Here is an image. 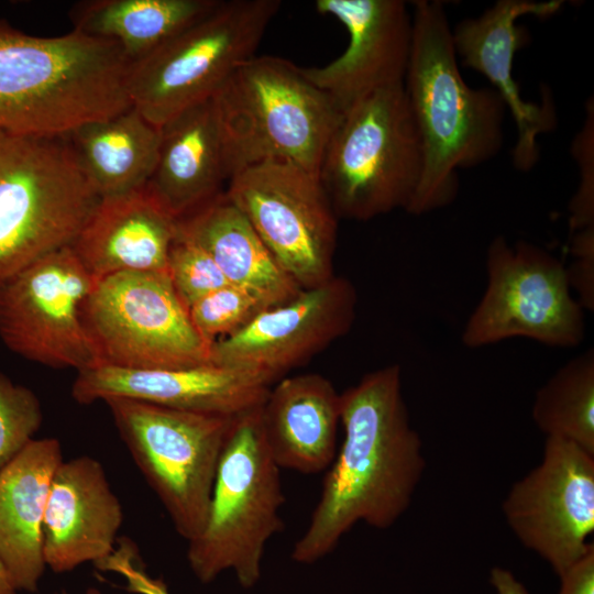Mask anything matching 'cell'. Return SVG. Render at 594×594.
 Segmentation results:
<instances>
[{"label": "cell", "mask_w": 594, "mask_h": 594, "mask_svg": "<svg viewBox=\"0 0 594 594\" xmlns=\"http://www.w3.org/2000/svg\"><path fill=\"white\" fill-rule=\"evenodd\" d=\"M97 279L72 246L46 255L0 284V338L15 354L77 372L101 364L84 321Z\"/></svg>", "instance_id": "obj_13"}, {"label": "cell", "mask_w": 594, "mask_h": 594, "mask_svg": "<svg viewBox=\"0 0 594 594\" xmlns=\"http://www.w3.org/2000/svg\"><path fill=\"white\" fill-rule=\"evenodd\" d=\"M99 200L66 134L0 132V284L72 246Z\"/></svg>", "instance_id": "obj_4"}, {"label": "cell", "mask_w": 594, "mask_h": 594, "mask_svg": "<svg viewBox=\"0 0 594 594\" xmlns=\"http://www.w3.org/2000/svg\"><path fill=\"white\" fill-rule=\"evenodd\" d=\"M167 273L187 309L200 298L229 284L206 251L178 234L169 251Z\"/></svg>", "instance_id": "obj_30"}, {"label": "cell", "mask_w": 594, "mask_h": 594, "mask_svg": "<svg viewBox=\"0 0 594 594\" xmlns=\"http://www.w3.org/2000/svg\"><path fill=\"white\" fill-rule=\"evenodd\" d=\"M66 135L100 198L142 188L154 172L160 128L134 107L86 122Z\"/></svg>", "instance_id": "obj_25"}, {"label": "cell", "mask_w": 594, "mask_h": 594, "mask_svg": "<svg viewBox=\"0 0 594 594\" xmlns=\"http://www.w3.org/2000/svg\"><path fill=\"white\" fill-rule=\"evenodd\" d=\"M559 578L558 594H594V544Z\"/></svg>", "instance_id": "obj_34"}, {"label": "cell", "mask_w": 594, "mask_h": 594, "mask_svg": "<svg viewBox=\"0 0 594 594\" xmlns=\"http://www.w3.org/2000/svg\"><path fill=\"white\" fill-rule=\"evenodd\" d=\"M356 302L352 283L334 275L287 302L263 309L242 329L213 342L209 362L275 383L348 333Z\"/></svg>", "instance_id": "obj_15"}, {"label": "cell", "mask_w": 594, "mask_h": 594, "mask_svg": "<svg viewBox=\"0 0 594 594\" xmlns=\"http://www.w3.org/2000/svg\"><path fill=\"white\" fill-rule=\"evenodd\" d=\"M42 421L37 396L0 372V471L34 440Z\"/></svg>", "instance_id": "obj_29"}, {"label": "cell", "mask_w": 594, "mask_h": 594, "mask_svg": "<svg viewBox=\"0 0 594 594\" xmlns=\"http://www.w3.org/2000/svg\"><path fill=\"white\" fill-rule=\"evenodd\" d=\"M129 63L111 40L35 36L0 19V132L63 135L129 109Z\"/></svg>", "instance_id": "obj_3"}, {"label": "cell", "mask_w": 594, "mask_h": 594, "mask_svg": "<svg viewBox=\"0 0 594 594\" xmlns=\"http://www.w3.org/2000/svg\"><path fill=\"white\" fill-rule=\"evenodd\" d=\"M570 252L573 257L565 267L572 294L583 310L594 308V226L573 232Z\"/></svg>", "instance_id": "obj_32"}, {"label": "cell", "mask_w": 594, "mask_h": 594, "mask_svg": "<svg viewBox=\"0 0 594 594\" xmlns=\"http://www.w3.org/2000/svg\"><path fill=\"white\" fill-rule=\"evenodd\" d=\"M234 174L283 161L317 174L343 112L290 61L252 56L215 96Z\"/></svg>", "instance_id": "obj_5"}, {"label": "cell", "mask_w": 594, "mask_h": 594, "mask_svg": "<svg viewBox=\"0 0 594 594\" xmlns=\"http://www.w3.org/2000/svg\"><path fill=\"white\" fill-rule=\"evenodd\" d=\"M411 16L404 87L420 135L424 165L406 211L418 216L455 199L459 169L484 164L499 153L507 110L493 88H472L464 81L441 2L415 1Z\"/></svg>", "instance_id": "obj_2"}, {"label": "cell", "mask_w": 594, "mask_h": 594, "mask_svg": "<svg viewBox=\"0 0 594 594\" xmlns=\"http://www.w3.org/2000/svg\"><path fill=\"white\" fill-rule=\"evenodd\" d=\"M233 175L215 97L160 127L157 161L146 186L177 220L223 195Z\"/></svg>", "instance_id": "obj_20"}, {"label": "cell", "mask_w": 594, "mask_h": 594, "mask_svg": "<svg viewBox=\"0 0 594 594\" xmlns=\"http://www.w3.org/2000/svg\"><path fill=\"white\" fill-rule=\"evenodd\" d=\"M103 402L174 528L187 542L195 539L206 524L219 460L235 416L120 397Z\"/></svg>", "instance_id": "obj_9"}, {"label": "cell", "mask_w": 594, "mask_h": 594, "mask_svg": "<svg viewBox=\"0 0 594 594\" xmlns=\"http://www.w3.org/2000/svg\"><path fill=\"white\" fill-rule=\"evenodd\" d=\"M343 441L292 559L311 564L332 552L358 522L392 527L409 507L426 468L410 424L397 364L365 374L341 393Z\"/></svg>", "instance_id": "obj_1"}, {"label": "cell", "mask_w": 594, "mask_h": 594, "mask_svg": "<svg viewBox=\"0 0 594 594\" xmlns=\"http://www.w3.org/2000/svg\"><path fill=\"white\" fill-rule=\"evenodd\" d=\"M532 419L546 437L571 441L594 455V351L570 360L536 393Z\"/></svg>", "instance_id": "obj_27"}, {"label": "cell", "mask_w": 594, "mask_h": 594, "mask_svg": "<svg viewBox=\"0 0 594 594\" xmlns=\"http://www.w3.org/2000/svg\"><path fill=\"white\" fill-rule=\"evenodd\" d=\"M487 285L462 332L477 349L513 338L556 348L579 345L585 334L584 310L573 296L565 266L550 252L499 235L486 255Z\"/></svg>", "instance_id": "obj_10"}, {"label": "cell", "mask_w": 594, "mask_h": 594, "mask_svg": "<svg viewBox=\"0 0 594 594\" xmlns=\"http://www.w3.org/2000/svg\"><path fill=\"white\" fill-rule=\"evenodd\" d=\"M260 419L265 444L280 470L318 474L338 450L341 393L318 373L284 376L271 386Z\"/></svg>", "instance_id": "obj_22"}, {"label": "cell", "mask_w": 594, "mask_h": 594, "mask_svg": "<svg viewBox=\"0 0 594 594\" xmlns=\"http://www.w3.org/2000/svg\"><path fill=\"white\" fill-rule=\"evenodd\" d=\"M260 407L234 417L205 527L188 541V564L201 583L233 571L242 587H253L261 578L265 547L284 526L280 469L265 444Z\"/></svg>", "instance_id": "obj_7"}, {"label": "cell", "mask_w": 594, "mask_h": 594, "mask_svg": "<svg viewBox=\"0 0 594 594\" xmlns=\"http://www.w3.org/2000/svg\"><path fill=\"white\" fill-rule=\"evenodd\" d=\"M136 549L134 544L124 539L120 547L102 562L97 564L101 571H111L120 574L125 581L127 591L135 594H170L166 584L150 576L142 566L136 563Z\"/></svg>", "instance_id": "obj_33"}, {"label": "cell", "mask_w": 594, "mask_h": 594, "mask_svg": "<svg viewBox=\"0 0 594 594\" xmlns=\"http://www.w3.org/2000/svg\"><path fill=\"white\" fill-rule=\"evenodd\" d=\"M263 309L250 293L228 284L200 298L188 311L195 329L210 346L242 329Z\"/></svg>", "instance_id": "obj_28"}, {"label": "cell", "mask_w": 594, "mask_h": 594, "mask_svg": "<svg viewBox=\"0 0 594 594\" xmlns=\"http://www.w3.org/2000/svg\"><path fill=\"white\" fill-rule=\"evenodd\" d=\"M562 3L559 0H498L481 15L463 19L452 28L458 59L487 78L512 114L517 131L512 158L520 172H528L538 163L537 140L556 128L557 114L549 92H542L540 103L526 101L513 77L514 56L524 42L516 21L524 15H552Z\"/></svg>", "instance_id": "obj_17"}, {"label": "cell", "mask_w": 594, "mask_h": 594, "mask_svg": "<svg viewBox=\"0 0 594 594\" xmlns=\"http://www.w3.org/2000/svg\"><path fill=\"white\" fill-rule=\"evenodd\" d=\"M490 581L496 594H530L509 570L501 566L491 570Z\"/></svg>", "instance_id": "obj_35"}, {"label": "cell", "mask_w": 594, "mask_h": 594, "mask_svg": "<svg viewBox=\"0 0 594 594\" xmlns=\"http://www.w3.org/2000/svg\"><path fill=\"white\" fill-rule=\"evenodd\" d=\"M177 234L206 251L230 285L250 293L265 308L287 302L302 290L224 194L179 219Z\"/></svg>", "instance_id": "obj_24"}, {"label": "cell", "mask_w": 594, "mask_h": 594, "mask_svg": "<svg viewBox=\"0 0 594 594\" xmlns=\"http://www.w3.org/2000/svg\"><path fill=\"white\" fill-rule=\"evenodd\" d=\"M177 222L144 186L100 198L72 249L97 280L124 272H167Z\"/></svg>", "instance_id": "obj_21"}, {"label": "cell", "mask_w": 594, "mask_h": 594, "mask_svg": "<svg viewBox=\"0 0 594 594\" xmlns=\"http://www.w3.org/2000/svg\"><path fill=\"white\" fill-rule=\"evenodd\" d=\"M349 34L344 52L320 67L302 68L344 113L362 98L404 84L413 42V16L400 0H317Z\"/></svg>", "instance_id": "obj_16"}, {"label": "cell", "mask_w": 594, "mask_h": 594, "mask_svg": "<svg viewBox=\"0 0 594 594\" xmlns=\"http://www.w3.org/2000/svg\"><path fill=\"white\" fill-rule=\"evenodd\" d=\"M61 594H68L66 592H63ZM86 594H102L97 588H89Z\"/></svg>", "instance_id": "obj_37"}, {"label": "cell", "mask_w": 594, "mask_h": 594, "mask_svg": "<svg viewBox=\"0 0 594 594\" xmlns=\"http://www.w3.org/2000/svg\"><path fill=\"white\" fill-rule=\"evenodd\" d=\"M220 0H82L68 15L73 30L111 40L136 61L210 12Z\"/></svg>", "instance_id": "obj_26"}, {"label": "cell", "mask_w": 594, "mask_h": 594, "mask_svg": "<svg viewBox=\"0 0 594 594\" xmlns=\"http://www.w3.org/2000/svg\"><path fill=\"white\" fill-rule=\"evenodd\" d=\"M224 195L302 289L334 276L338 217L317 174L263 161L234 174Z\"/></svg>", "instance_id": "obj_12"}, {"label": "cell", "mask_w": 594, "mask_h": 594, "mask_svg": "<svg viewBox=\"0 0 594 594\" xmlns=\"http://www.w3.org/2000/svg\"><path fill=\"white\" fill-rule=\"evenodd\" d=\"M121 503L102 464L88 455L63 461L52 480L43 521L45 564L55 573L98 564L114 551Z\"/></svg>", "instance_id": "obj_19"}, {"label": "cell", "mask_w": 594, "mask_h": 594, "mask_svg": "<svg viewBox=\"0 0 594 594\" xmlns=\"http://www.w3.org/2000/svg\"><path fill=\"white\" fill-rule=\"evenodd\" d=\"M273 384L261 374L211 363L174 369L100 364L77 372L72 396L81 405L120 397L179 410L237 416L260 407Z\"/></svg>", "instance_id": "obj_18"}, {"label": "cell", "mask_w": 594, "mask_h": 594, "mask_svg": "<svg viewBox=\"0 0 594 594\" xmlns=\"http://www.w3.org/2000/svg\"><path fill=\"white\" fill-rule=\"evenodd\" d=\"M84 321L101 364L174 369L210 363V346L167 272H124L98 279L84 304Z\"/></svg>", "instance_id": "obj_11"}, {"label": "cell", "mask_w": 594, "mask_h": 594, "mask_svg": "<svg viewBox=\"0 0 594 594\" xmlns=\"http://www.w3.org/2000/svg\"><path fill=\"white\" fill-rule=\"evenodd\" d=\"M18 590L15 588L12 579L0 558V594H16Z\"/></svg>", "instance_id": "obj_36"}, {"label": "cell", "mask_w": 594, "mask_h": 594, "mask_svg": "<svg viewBox=\"0 0 594 594\" xmlns=\"http://www.w3.org/2000/svg\"><path fill=\"white\" fill-rule=\"evenodd\" d=\"M424 165L404 84L352 105L324 150L319 180L339 218L365 221L407 210Z\"/></svg>", "instance_id": "obj_6"}, {"label": "cell", "mask_w": 594, "mask_h": 594, "mask_svg": "<svg viewBox=\"0 0 594 594\" xmlns=\"http://www.w3.org/2000/svg\"><path fill=\"white\" fill-rule=\"evenodd\" d=\"M63 461L58 439H34L0 471V558L18 591L35 592L44 574L43 521Z\"/></svg>", "instance_id": "obj_23"}, {"label": "cell", "mask_w": 594, "mask_h": 594, "mask_svg": "<svg viewBox=\"0 0 594 594\" xmlns=\"http://www.w3.org/2000/svg\"><path fill=\"white\" fill-rule=\"evenodd\" d=\"M279 8L278 0H220L206 15L129 63L127 91L132 107L160 128L215 97L254 56Z\"/></svg>", "instance_id": "obj_8"}, {"label": "cell", "mask_w": 594, "mask_h": 594, "mask_svg": "<svg viewBox=\"0 0 594 594\" xmlns=\"http://www.w3.org/2000/svg\"><path fill=\"white\" fill-rule=\"evenodd\" d=\"M572 154L580 167V184L571 199L569 224L573 232L594 226V107L586 105L582 130L572 143Z\"/></svg>", "instance_id": "obj_31"}, {"label": "cell", "mask_w": 594, "mask_h": 594, "mask_svg": "<svg viewBox=\"0 0 594 594\" xmlns=\"http://www.w3.org/2000/svg\"><path fill=\"white\" fill-rule=\"evenodd\" d=\"M502 509L522 546L561 575L593 546L594 455L546 437L541 462L513 484Z\"/></svg>", "instance_id": "obj_14"}]
</instances>
